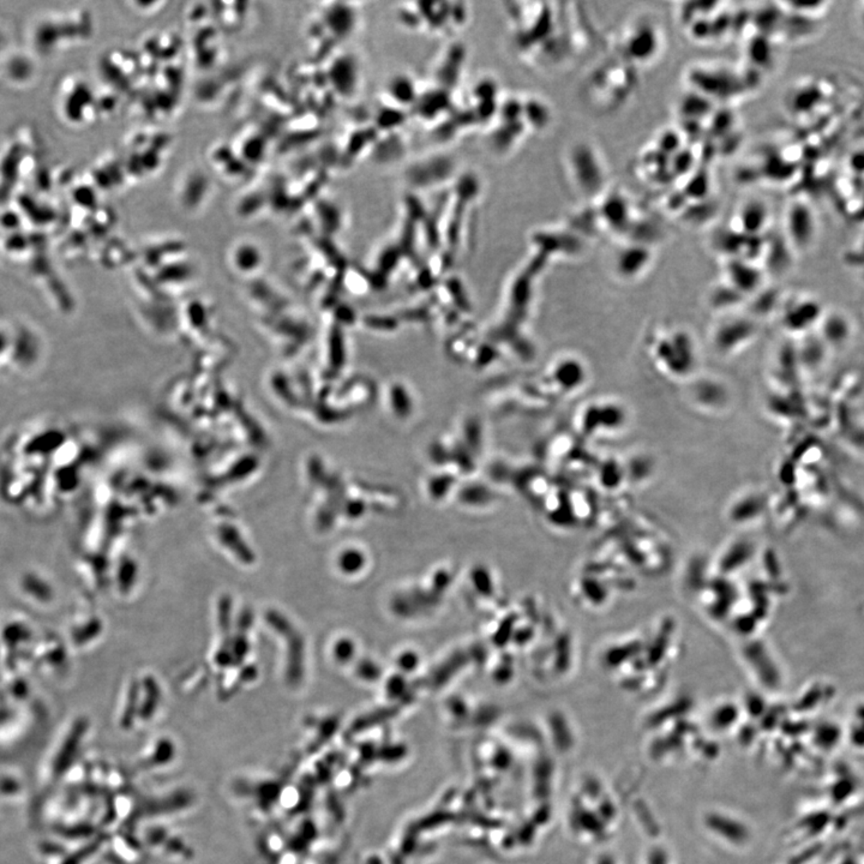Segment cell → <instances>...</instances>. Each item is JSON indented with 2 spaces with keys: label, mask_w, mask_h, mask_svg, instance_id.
Instances as JSON below:
<instances>
[{
  "label": "cell",
  "mask_w": 864,
  "mask_h": 864,
  "mask_svg": "<svg viewBox=\"0 0 864 864\" xmlns=\"http://www.w3.org/2000/svg\"><path fill=\"white\" fill-rule=\"evenodd\" d=\"M6 75L9 76V78L17 82V83H23L27 82L31 78L34 65L29 60V58L24 56H14L9 59V62L5 67Z\"/></svg>",
  "instance_id": "6da1fadb"
}]
</instances>
